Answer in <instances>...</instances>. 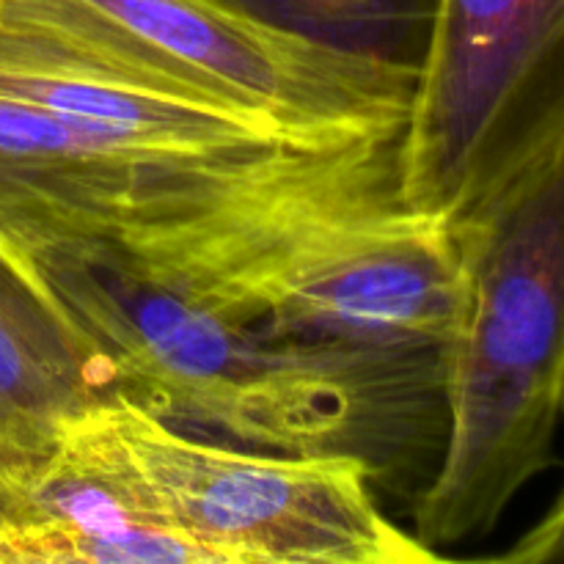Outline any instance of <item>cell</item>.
<instances>
[{"label":"cell","mask_w":564,"mask_h":564,"mask_svg":"<svg viewBox=\"0 0 564 564\" xmlns=\"http://www.w3.org/2000/svg\"><path fill=\"white\" fill-rule=\"evenodd\" d=\"M108 361L113 394L224 444L341 455L389 482L438 463L441 350L268 336L102 259L28 257Z\"/></svg>","instance_id":"obj_1"},{"label":"cell","mask_w":564,"mask_h":564,"mask_svg":"<svg viewBox=\"0 0 564 564\" xmlns=\"http://www.w3.org/2000/svg\"><path fill=\"white\" fill-rule=\"evenodd\" d=\"M460 301L441 347L446 430L413 499L441 554L499 527L564 424V141L452 224Z\"/></svg>","instance_id":"obj_2"},{"label":"cell","mask_w":564,"mask_h":564,"mask_svg":"<svg viewBox=\"0 0 564 564\" xmlns=\"http://www.w3.org/2000/svg\"><path fill=\"white\" fill-rule=\"evenodd\" d=\"M0 31L297 141L397 138L416 61L334 47L226 0H0Z\"/></svg>","instance_id":"obj_3"},{"label":"cell","mask_w":564,"mask_h":564,"mask_svg":"<svg viewBox=\"0 0 564 564\" xmlns=\"http://www.w3.org/2000/svg\"><path fill=\"white\" fill-rule=\"evenodd\" d=\"M397 198L455 224L564 141V0H435Z\"/></svg>","instance_id":"obj_4"},{"label":"cell","mask_w":564,"mask_h":564,"mask_svg":"<svg viewBox=\"0 0 564 564\" xmlns=\"http://www.w3.org/2000/svg\"><path fill=\"white\" fill-rule=\"evenodd\" d=\"M110 419L160 516L220 564H427L441 554L397 527L367 463L279 455L174 427L110 394Z\"/></svg>","instance_id":"obj_5"},{"label":"cell","mask_w":564,"mask_h":564,"mask_svg":"<svg viewBox=\"0 0 564 564\" xmlns=\"http://www.w3.org/2000/svg\"><path fill=\"white\" fill-rule=\"evenodd\" d=\"M460 301L452 224L394 202L319 229L248 303L268 336L441 350Z\"/></svg>","instance_id":"obj_6"},{"label":"cell","mask_w":564,"mask_h":564,"mask_svg":"<svg viewBox=\"0 0 564 564\" xmlns=\"http://www.w3.org/2000/svg\"><path fill=\"white\" fill-rule=\"evenodd\" d=\"M108 400L44 452L0 466V564H220L160 516Z\"/></svg>","instance_id":"obj_7"},{"label":"cell","mask_w":564,"mask_h":564,"mask_svg":"<svg viewBox=\"0 0 564 564\" xmlns=\"http://www.w3.org/2000/svg\"><path fill=\"white\" fill-rule=\"evenodd\" d=\"M113 394L108 361L36 264L0 237V466Z\"/></svg>","instance_id":"obj_8"},{"label":"cell","mask_w":564,"mask_h":564,"mask_svg":"<svg viewBox=\"0 0 564 564\" xmlns=\"http://www.w3.org/2000/svg\"><path fill=\"white\" fill-rule=\"evenodd\" d=\"M275 28L361 53L397 55L413 33L424 42L435 0H226ZM400 58V55H397Z\"/></svg>","instance_id":"obj_9"},{"label":"cell","mask_w":564,"mask_h":564,"mask_svg":"<svg viewBox=\"0 0 564 564\" xmlns=\"http://www.w3.org/2000/svg\"><path fill=\"white\" fill-rule=\"evenodd\" d=\"M496 562L510 564H562L564 562V485L556 494L551 510L516 540Z\"/></svg>","instance_id":"obj_10"}]
</instances>
